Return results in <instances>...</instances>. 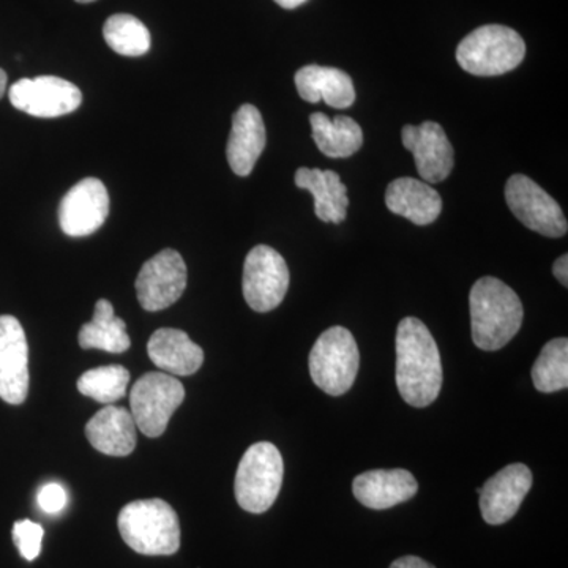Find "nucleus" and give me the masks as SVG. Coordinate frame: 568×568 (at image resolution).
Returning <instances> with one entry per match:
<instances>
[{
  "instance_id": "473e14b6",
  "label": "nucleus",
  "mask_w": 568,
  "mask_h": 568,
  "mask_svg": "<svg viewBox=\"0 0 568 568\" xmlns=\"http://www.w3.org/2000/svg\"><path fill=\"white\" fill-rule=\"evenodd\" d=\"M7 89V73L2 69H0V99H2L3 93H6Z\"/></svg>"
},
{
  "instance_id": "1a4fd4ad",
  "label": "nucleus",
  "mask_w": 568,
  "mask_h": 568,
  "mask_svg": "<svg viewBox=\"0 0 568 568\" xmlns=\"http://www.w3.org/2000/svg\"><path fill=\"white\" fill-rule=\"evenodd\" d=\"M506 201L511 213L545 237H562L568 223L560 205L528 175L515 174L507 181Z\"/></svg>"
},
{
  "instance_id": "72a5a7b5",
  "label": "nucleus",
  "mask_w": 568,
  "mask_h": 568,
  "mask_svg": "<svg viewBox=\"0 0 568 568\" xmlns=\"http://www.w3.org/2000/svg\"><path fill=\"white\" fill-rule=\"evenodd\" d=\"M77 2H80V3H91V2H95V0H77Z\"/></svg>"
},
{
  "instance_id": "0eeeda50",
  "label": "nucleus",
  "mask_w": 568,
  "mask_h": 568,
  "mask_svg": "<svg viewBox=\"0 0 568 568\" xmlns=\"http://www.w3.org/2000/svg\"><path fill=\"white\" fill-rule=\"evenodd\" d=\"M183 399L185 387L181 381L168 373H148L134 383L130 392L134 424L142 435L162 436Z\"/></svg>"
},
{
  "instance_id": "cd10ccee",
  "label": "nucleus",
  "mask_w": 568,
  "mask_h": 568,
  "mask_svg": "<svg viewBox=\"0 0 568 568\" xmlns=\"http://www.w3.org/2000/svg\"><path fill=\"white\" fill-rule=\"evenodd\" d=\"M44 529L39 523L31 519H21L14 523L13 540L18 549H20L22 558L26 560H36L41 552V541H43Z\"/></svg>"
},
{
  "instance_id": "2f4dec72",
  "label": "nucleus",
  "mask_w": 568,
  "mask_h": 568,
  "mask_svg": "<svg viewBox=\"0 0 568 568\" xmlns=\"http://www.w3.org/2000/svg\"><path fill=\"white\" fill-rule=\"evenodd\" d=\"M282 9L294 10L297 7L304 6L306 0H275Z\"/></svg>"
},
{
  "instance_id": "ddd939ff",
  "label": "nucleus",
  "mask_w": 568,
  "mask_h": 568,
  "mask_svg": "<svg viewBox=\"0 0 568 568\" xmlns=\"http://www.w3.org/2000/svg\"><path fill=\"white\" fill-rule=\"evenodd\" d=\"M29 394V346L14 316H0V398L21 405Z\"/></svg>"
},
{
  "instance_id": "7ed1b4c3",
  "label": "nucleus",
  "mask_w": 568,
  "mask_h": 568,
  "mask_svg": "<svg viewBox=\"0 0 568 568\" xmlns=\"http://www.w3.org/2000/svg\"><path fill=\"white\" fill-rule=\"evenodd\" d=\"M119 530L133 551L144 556H171L181 548L178 514L162 499L134 500L119 514Z\"/></svg>"
},
{
  "instance_id": "f3484780",
  "label": "nucleus",
  "mask_w": 568,
  "mask_h": 568,
  "mask_svg": "<svg viewBox=\"0 0 568 568\" xmlns=\"http://www.w3.org/2000/svg\"><path fill=\"white\" fill-rule=\"evenodd\" d=\"M267 133L263 115L253 104H242L233 118L226 155L231 170L241 178L252 174L254 164L264 152Z\"/></svg>"
},
{
  "instance_id": "f03ea898",
  "label": "nucleus",
  "mask_w": 568,
  "mask_h": 568,
  "mask_svg": "<svg viewBox=\"0 0 568 568\" xmlns=\"http://www.w3.org/2000/svg\"><path fill=\"white\" fill-rule=\"evenodd\" d=\"M474 345L481 351H499L521 328L525 310L518 294L495 276H484L469 294Z\"/></svg>"
},
{
  "instance_id": "6ab92c4d",
  "label": "nucleus",
  "mask_w": 568,
  "mask_h": 568,
  "mask_svg": "<svg viewBox=\"0 0 568 568\" xmlns=\"http://www.w3.org/2000/svg\"><path fill=\"white\" fill-rule=\"evenodd\" d=\"M148 353L168 375L192 376L204 364V351L179 328H159L149 339Z\"/></svg>"
},
{
  "instance_id": "f8f14e48",
  "label": "nucleus",
  "mask_w": 568,
  "mask_h": 568,
  "mask_svg": "<svg viewBox=\"0 0 568 568\" xmlns=\"http://www.w3.org/2000/svg\"><path fill=\"white\" fill-rule=\"evenodd\" d=\"M110 213V194L100 179L78 182L59 205L61 230L70 237H85L99 231Z\"/></svg>"
},
{
  "instance_id": "9b49d317",
  "label": "nucleus",
  "mask_w": 568,
  "mask_h": 568,
  "mask_svg": "<svg viewBox=\"0 0 568 568\" xmlns=\"http://www.w3.org/2000/svg\"><path fill=\"white\" fill-rule=\"evenodd\" d=\"M186 265L181 253L163 250L142 265L136 278L138 301L145 312H162L182 297Z\"/></svg>"
},
{
  "instance_id": "7c9ffc66",
  "label": "nucleus",
  "mask_w": 568,
  "mask_h": 568,
  "mask_svg": "<svg viewBox=\"0 0 568 568\" xmlns=\"http://www.w3.org/2000/svg\"><path fill=\"white\" fill-rule=\"evenodd\" d=\"M552 274H555L558 282L562 284V286H568V256L567 254H562L559 260H556L555 265H552Z\"/></svg>"
},
{
  "instance_id": "5701e85b",
  "label": "nucleus",
  "mask_w": 568,
  "mask_h": 568,
  "mask_svg": "<svg viewBox=\"0 0 568 568\" xmlns=\"http://www.w3.org/2000/svg\"><path fill=\"white\" fill-rule=\"evenodd\" d=\"M310 123L317 149L331 159H347L364 144L361 125L347 115H336L332 121L323 112H315L310 115Z\"/></svg>"
},
{
  "instance_id": "393cba45",
  "label": "nucleus",
  "mask_w": 568,
  "mask_h": 568,
  "mask_svg": "<svg viewBox=\"0 0 568 568\" xmlns=\"http://www.w3.org/2000/svg\"><path fill=\"white\" fill-rule=\"evenodd\" d=\"M532 383L541 394H555L568 387V339L548 342L532 366Z\"/></svg>"
},
{
  "instance_id": "423d86ee",
  "label": "nucleus",
  "mask_w": 568,
  "mask_h": 568,
  "mask_svg": "<svg viewBox=\"0 0 568 568\" xmlns=\"http://www.w3.org/2000/svg\"><path fill=\"white\" fill-rule=\"evenodd\" d=\"M310 373L327 395H345L354 386L361 354L353 334L345 327L327 328L317 338L308 358Z\"/></svg>"
},
{
  "instance_id": "b1692460",
  "label": "nucleus",
  "mask_w": 568,
  "mask_h": 568,
  "mask_svg": "<svg viewBox=\"0 0 568 568\" xmlns=\"http://www.w3.org/2000/svg\"><path fill=\"white\" fill-rule=\"evenodd\" d=\"M78 342L82 349H100L111 354L125 353L132 346L126 324L114 315V306L104 298L97 302L91 323L82 325Z\"/></svg>"
},
{
  "instance_id": "4468645a",
  "label": "nucleus",
  "mask_w": 568,
  "mask_h": 568,
  "mask_svg": "<svg viewBox=\"0 0 568 568\" xmlns=\"http://www.w3.org/2000/svg\"><path fill=\"white\" fill-rule=\"evenodd\" d=\"M532 473L521 463L508 465L489 478L484 487L477 489L485 521L491 526L510 521L532 488Z\"/></svg>"
},
{
  "instance_id": "bb28decb",
  "label": "nucleus",
  "mask_w": 568,
  "mask_h": 568,
  "mask_svg": "<svg viewBox=\"0 0 568 568\" xmlns=\"http://www.w3.org/2000/svg\"><path fill=\"white\" fill-rule=\"evenodd\" d=\"M130 384V372L122 365L99 366L78 379V390L102 405H112L123 398Z\"/></svg>"
},
{
  "instance_id": "2eb2a0df",
  "label": "nucleus",
  "mask_w": 568,
  "mask_h": 568,
  "mask_svg": "<svg viewBox=\"0 0 568 568\" xmlns=\"http://www.w3.org/2000/svg\"><path fill=\"white\" fill-rule=\"evenodd\" d=\"M403 145L413 153L418 174L425 182L446 181L454 170L455 152L443 126L436 122L405 125Z\"/></svg>"
},
{
  "instance_id": "39448f33",
  "label": "nucleus",
  "mask_w": 568,
  "mask_h": 568,
  "mask_svg": "<svg viewBox=\"0 0 568 568\" xmlns=\"http://www.w3.org/2000/svg\"><path fill=\"white\" fill-rule=\"evenodd\" d=\"M284 465L278 448L271 443L250 447L235 474V499L250 514H264L274 506L282 489Z\"/></svg>"
},
{
  "instance_id": "aec40b11",
  "label": "nucleus",
  "mask_w": 568,
  "mask_h": 568,
  "mask_svg": "<svg viewBox=\"0 0 568 568\" xmlns=\"http://www.w3.org/2000/svg\"><path fill=\"white\" fill-rule=\"evenodd\" d=\"M294 81L298 95L305 102L320 103L324 100L335 110H346L355 102L354 82L343 70L306 65L295 73Z\"/></svg>"
},
{
  "instance_id": "a878e982",
  "label": "nucleus",
  "mask_w": 568,
  "mask_h": 568,
  "mask_svg": "<svg viewBox=\"0 0 568 568\" xmlns=\"http://www.w3.org/2000/svg\"><path fill=\"white\" fill-rule=\"evenodd\" d=\"M103 37L112 51L126 58H140L151 50V32L132 14L111 17L104 22Z\"/></svg>"
},
{
  "instance_id": "412c9836",
  "label": "nucleus",
  "mask_w": 568,
  "mask_h": 568,
  "mask_svg": "<svg viewBox=\"0 0 568 568\" xmlns=\"http://www.w3.org/2000/svg\"><path fill=\"white\" fill-rule=\"evenodd\" d=\"M386 205L388 211L417 226L436 222L443 212L440 194L428 183L413 178L396 179L388 185Z\"/></svg>"
},
{
  "instance_id": "c85d7f7f",
  "label": "nucleus",
  "mask_w": 568,
  "mask_h": 568,
  "mask_svg": "<svg viewBox=\"0 0 568 568\" xmlns=\"http://www.w3.org/2000/svg\"><path fill=\"white\" fill-rule=\"evenodd\" d=\"M37 500H39V506L44 514L58 515L69 504V495H67L65 488L62 485L47 484L40 488Z\"/></svg>"
},
{
  "instance_id": "20e7f679",
  "label": "nucleus",
  "mask_w": 568,
  "mask_h": 568,
  "mask_svg": "<svg viewBox=\"0 0 568 568\" xmlns=\"http://www.w3.org/2000/svg\"><path fill=\"white\" fill-rule=\"evenodd\" d=\"M526 55L521 36L507 26L489 24L470 32L458 44L459 67L474 77H500L517 69Z\"/></svg>"
},
{
  "instance_id": "4be33fe9",
  "label": "nucleus",
  "mask_w": 568,
  "mask_h": 568,
  "mask_svg": "<svg viewBox=\"0 0 568 568\" xmlns=\"http://www.w3.org/2000/svg\"><path fill=\"white\" fill-rule=\"evenodd\" d=\"M295 185L315 197V213L324 223H343L346 220L349 197L347 186L335 171L301 168L295 173Z\"/></svg>"
},
{
  "instance_id": "a211bd4d",
  "label": "nucleus",
  "mask_w": 568,
  "mask_h": 568,
  "mask_svg": "<svg viewBox=\"0 0 568 568\" xmlns=\"http://www.w3.org/2000/svg\"><path fill=\"white\" fill-rule=\"evenodd\" d=\"M138 426L125 407L108 405L85 425V436L108 457H129L136 447Z\"/></svg>"
},
{
  "instance_id": "dca6fc26",
  "label": "nucleus",
  "mask_w": 568,
  "mask_h": 568,
  "mask_svg": "<svg viewBox=\"0 0 568 568\" xmlns=\"http://www.w3.org/2000/svg\"><path fill=\"white\" fill-rule=\"evenodd\" d=\"M353 491L362 506L387 510L413 499L417 495L418 484L409 470L377 469L355 477Z\"/></svg>"
},
{
  "instance_id": "9d476101",
  "label": "nucleus",
  "mask_w": 568,
  "mask_h": 568,
  "mask_svg": "<svg viewBox=\"0 0 568 568\" xmlns=\"http://www.w3.org/2000/svg\"><path fill=\"white\" fill-rule=\"evenodd\" d=\"M10 103L33 118L52 119L77 111L82 103L80 88L58 77H39L14 82Z\"/></svg>"
},
{
  "instance_id": "6e6552de",
  "label": "nucleus",
  "mask_w": 568,
  "mask_h": 568,
  "mask_svg": "<svg viewBox=\"0 0 568 568\" xmlns=\"http://www.w3.org/2000/svg\"><path fill=\"white\" fill-rule=\"evenodd\" d=\"M290 287V268L282 254L267 245L246 254L242 290L250 308L267 313L282 304Z\"/></svg>"
},
{
  "instance_id": "c756f323",
  "label": "nucleus",
  "mask_w": 568,
  "mask_h": 568,
  "mask_svg": "<svg viewBox=\"0 0 568 568\" xmlns=\"http://www.w3.org/2000/svg\"><path fill=\"white\" fill-rule=\"evenodd\" d=\"M388 568H436L426 560L417 558V556H403V558L394 560Z\"/></svg>"
},
{
  "instance_id": "f257e3e1",
  "label": "nucleus",
  "mask_w": 568,
  "mask_h": 568,
  "mask_svg": "<svg viewBox=\"0 0 568 568\" xmlns=\"http://www.w3.org/2000/svg\"><path fill=\"white\" fill-rule=\"evenodd\" d=\"M444 373L439 347L417 317H405L396 328V387L407 405L426 407L436 402Z\"/></svg>"
}]
</instances>
